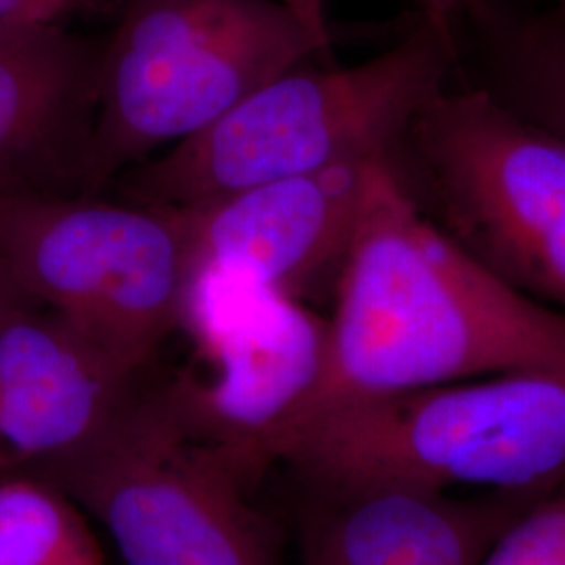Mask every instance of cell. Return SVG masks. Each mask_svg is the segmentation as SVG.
Wrapping results in <instances>:
<instances>
[{
	"mask_svg": "<svg viewBox=\"0 0 565 565\" xmlns=\"http://www.w3.org/2000/svg\"><path fill=\"white\" fill-rule=\"evenodd\" d=\"M300 565H478L543 497L461 499L403 484H323L291 478Z\"/></svg>",
	"mask_w": 565,
	"mask_h": 565,
	"instance_id": "30bf717a",
	"label": "cell"
},
{
	"mask_svg": "<svg viewBox=\"0 0 565 565\" xmlns=\"http://www.w3.org/2000/svg\"><path fill=\"white\" fill-rule=\"evenodd\" d=\"M377 160L338 163L177 207L193 270L212 268L300 302L333 294Z\"/></svg>",
	"mask_w": 565,
	"mask_h": 565,
	"instance_id": "9c48e42d",
	"label": "cell"
},
{
	"mask_svg": "<svg viewBox=\"0 0 565 565\" xmlns=\"http://www.w3.org/2000/svg\"><path fill=\"white\" fill-rule=\"evenodd\" d=\"M97 0H0V25L63 23L93 9Z\"/></svg>",
	"mask_w": 565,
	"mask_h": 565,
	"instance_id": "2e32d148",
	"label": "cell"
},
{
	"mask_svg": "<svg viewBox=\"0 0 565 565\" xmlns=\"http://www.w3.org/2000/svg\"><path fill=\"white\" fill-rule=\"evenodd\" d=\"M291 478L546 497L565 486V371L490 375L338 404L273 450Z\"/></svg>",
	"mask_w": 565,
	"mask_h": 565,
	"instance_id": "3957f363",
	"label": "cell"
},
{
	"mask_svg": "<svg viewBox=\"0 0 565 565\" xmlns=\"http://www.w3.org/2000/svg\"><path fill=\"white\" fill-rule=\"evenodd\" d=\"M182 329L207 373L189 366L172 384L191 413L264 476L277 440L321 377L327 319L275 289L198 268Z\"/></svg>",
	"mask_w": 565,
	"mask_h": 565,
	"instance_id": "ba28073f",
	"label": "cell"
},
{
	"mask_svg": "<svg viewBox=\"0 0 565 565\" xmlns=\"http://www.w3.org/2000/svg\"><path fill=\"white\" fill-rule=\"evenodd\" d=\"M97 42L63 23L0 25V195L84 198Z\"/></svg>",
	"mask_w": 565,
	"mask_h": 565,
	"instance_id": "7c38bea8",
	"label": "cell"
},
{
	"mask_svg": "<svg viewBox=\"0 0 565 565\" xmlns=\"http://www.w3.org/2000/svg\"><path fill=\"white\" fill-rule=\"evenodd\" d=\"M153 373L118 363L55 312L18 303L0 321V473H32L86 443Z\"/></svg>",
	"mask_w": 565,
	"mask_h": 565,
	"instance_id": "8fae6325",
	"label": "cell"
},
{
	"mask_svg": "<svg viewBox=\"0 0 565 565\" xmlns=\"http://www.w3.org/2000/svg\"><path fill=\"white\" fill-rule=\"evenodd\" d=\"M557 11H559V13H564L565 15V0H559V4H557Z\"/></svg>",
	"mask_w": 565,
	"mask_h": 565,
	"instance_id": "ffe728a7",
	"label": "cell"
},
{
	"mask_svg": "<svg viewBox=\"0 0 565 565\" xmlns=\"http://www.w3.org/2000/svg\"><path fill=\"white\" fill-rule=\"evenodd\" d=\"M287 4H291L296 11H300L308 20L317 21V23H327L324 20L323 0H285Z\"/></svg>",
	"mask_w": 565,
	"mask_h": 565,
	"instance_id": "ac0fdd59",
	"label": "cell"
},
{
	"mask_svg": "<svg viewBox=\"0 0 565 565\" xmlns=\"http://www.w3.org/2000/svg\"><path fill=\"white\" fill-rule=\"evenodd\" d=\"M425 221L494 277L565 315V141L482 90L446 86L387 147Z\"/></svg>",
	"mask_w": 565,
	"mask_h": 565,
	"instance_id": "8992f818",
	"label": "cell"
},
{
	"mask_svg": "<svg viewBox=\"0 0 565 565\" xmlns=\"http://www.w3.org/2000/svg\"><path fill=\"white\" fill-rule=\"evenodd\" d=\"M327 23L285 0H121L97 42V102L84 198L221 120L324 53Z\"/></svg>",
	"mask_w": 565,
	"mask_h": 565,
	"instance_id": "5b68a950",
	"label": "cell"
},
{
	"mask_svg": "<svg viewBox=\"0 0 565 565\" xmlns=\"http://www.w3.org/2000/svg\"><path fill=\"white\" fill-rule=\"evenodd\" d=\"M21 302L23 300L15 294V289L9 285V281L2 275V270H0V321Z\"/></svg>",
	"mask_w": 565,
	"mask_h": 565,
	"instance_id": "d6986e66",
	"label": "cell"
},
{
	"mask_svg": "<svg viewBox=\"0 0 565 565\" xmlns=\"http://www.w3.org/2000/svg\"><path fill=\"white\" fill-rule=\"evenodd\" d=\"M478 565H565V486L527 507Z\"/></svg>",
	"mask_w": 565,
	"mask_h": 565,
	"instance_id": "9a60e30c",
	"label": "cell"
},
{
	"mask_svg": "<svg viewBox=\"0 0 565 565\" xmlns=\"http://www.w3.org/2000/svg\"><path fill=\"white\" fill-rule=\"evenodd\" d=\"M333 300L321 377L281 438L338 404L565 371L564 312L509 287L425 221L384 158L371 166Z\"/></svg>",
	"mask_w": 565,
	"mask_h": 565,
	"instance_id": "6da1fadb",
	"label": "cell"
},
{
	"mask_svg": "<svg viewBox=\"0 0 565 565\" xmlns=\"http://www.w3.org/2000/svg\"><path fill=\"white\" fill-rule=\"evenodd\" d=\"M457 70V41L422 23L373 60L350 67L303 63L228 109L202 132L124 170L114 200L191 207L243 189L345 162L387 147Z\"/></svg>",
	"mask_w": 565,
	"mask_h": 565,
	"instance_id": "7a4b0ae2",
	"label": "cell"
},
{
	"mask_svg": "<svg viewBox=\"0 0 565 565\" xmlns=\"http://www.w3.org/2000/svg\"><path fill=\"white\" fill-rule=\"evenodd\" d=\"M0 270L118 363L151 373L182 329L193 258L177 207L0 195Z\"/></svg>",
	"mask_w": 565,
	"mask_h": 565,
	"instance_id": "52a82bcc",
	"label": "cell"
},
{
	"mask_svg": "<svg viewBox=\"0 0 565 565\" xmlns=\"http://www.w3.org/2000/svg\"><path fill=\"white\" fill-rule=\"evenodd\" d=\"M422 20L431 23L445 36L457 41V32L465 21L476 20L490 9V0H413Z\"/></svg>",
	"mask_w": 565,
	"mask_h": 565,
	"instance_id": "e0dca14e",
	"label": "cell"
},
{
	"mask_svg": "<svg viewBox=\"0 0 565 565\" xmlns=\"http://www.w3.org/2000/svg\"><path fill=\"white\" fill-rule=\"evenodd\" d=\"M0 565H105L81 507L30 473H0Z\"/></svg>",
	"mask_w": 565,
	"mask_h": 565,
	"instance_id": "5bb4252c",
	"label": "cell"
},
{
	"mask_svg": "<svg viewBox=\"0 0 565 565\" xmlns=\"http://www.w3.org/2000/svg\"><path fill=\"white\" fill-rule=\"evenodd\" d=\"M476 32L455 74L515 116L565 141V15L509 18L494 4L463 23Z\"/></svg>",
	"mask_w": 565,
	"mask_h": 565,
	"instance_id": "4fadbf2b",
	"label": "cell"
},
{
	"mask_svg": "<svg viewBox=\"0 0 565 565\" xmlns=\"http://www.w3.org/2000/svg\"><path fill=\"white\" fill-rule=\"evenodd\" d=\"M111 536L124 565H282L263 476L156 373L86 443L32 471Z\"/></svg>",
	"mask_w": 565,
	"mask_h": 565,
	"instance_id": "277c9868",
	"label": "cell"
}]
</instances>
